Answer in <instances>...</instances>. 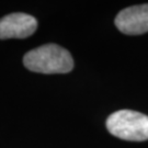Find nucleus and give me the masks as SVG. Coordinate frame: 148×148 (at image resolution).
Here are the masks:
<instances>
[{
	"label": "nucleus",
	"instance_id": "obj_1",
	"mask_svg": "<svg viewBox=\"0 0 148 148\" xmlns=\"http://www.w3.org/2000/svg\"><path fill=\"white\" fill-rule=\"evenodd\" d=\"M23 64L31 71L47 75L67 74L74 68L70 53L56 44H46L27 52Z\"/></svg>",
	"mask_w": 148,
	"mask_h": 148
},
{
	"label": "nucleus",
	"instance_id": "obj_2",
	"mask_svg": "<svg viewBox=\"0 0 148 148\" xmlns=\"http://www.w3.org/2000/svg\"><path fill=\"white\" fill-rule=\"evenodd\" d=\"M106 128L121 139L143 142L148 139V116L140 112L120 110L108 117Z\"/></svg>",
	"mask_w": 148,
	"mask_h": 148
},
{
	"label": "nucleus",
	"instance_id": "obj_3",
	"mask_svg": "<svg viewBox=\"0 0 148 148\" xmlns=\"http://www.w3.org/2000/svg\"><path fill=\"white\" fill-rule=\"evenodd\" d=\"M37 27L34 16L27 13H10L0 19V38H25L32 35Z\"/></svg>",
	"mask_w": 148,
	"mask_h": 148
},
{
	"label": "nucleus",
	"instance_id": "obj_4",
	"mask_svg": "<svg viewBox=\"0 0 148 148\" xmlns=\"http://www.w3.org/2000/svg\"><path fill=\"white\" fill-rule=\"evenodd\" d=\"M115 25L124 34L138 35L148 32V3L128 7L115 18Z\"/></svg>",
	"mask_w": 148,
	"mask_h": 148
}]
</instances>
